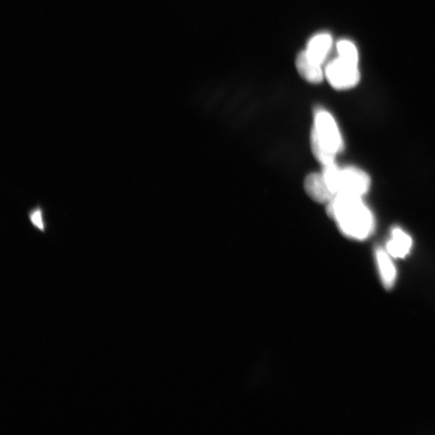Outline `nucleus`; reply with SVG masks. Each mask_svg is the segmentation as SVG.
<instances>
[{
	"label": "nucleus",
	"mask_w": 435,
	"mask_h": 435,
	"mask_svg": "<svg viewBox=\"0 0 435 435\" xmlns=\"http://www.w3.org/2000/svg\"><path fill=\"white\" fill-rule=\"evenodd\" d=\"M327 205L328 216L336 222L345 237L364 241L374 232V216L362 197L338 194Z\"/></svg>",
	"instance_id": "obj_1"
},
{
	"label": "nucleus",
	"mask_w": 435,
	"mask_h": 435,
	"mask_svg": "<svg viewBox=\"0 0 435 435\" xmlns=\"http://www.w3.org/2000/svg\"><path fill=\"white\" fill-rule=\"evenodd\" d=\"M312 152L322 165L336 163L343 151V141L336 120L324 109L315 111L310 135Z\"/></svg>",
	"instance_id": "obj_2"
},
{
	"label": "nucleus",
	"mask_w": 435,
	"mask_h": 435,
	"mask_svg": "<svg viewBox=\"0 0 435 435\" xmlns=\"http://www.w3.org/2000/svg\"><path fill=\"white\" fill-rule=\"evenodd\" d=\"M322 174L336 196L338 194H348L362 197L370 189V177L356 167L340 168L334 163L323 165Z\"/></svg>",
	"instance_id": "obj_3"
},
{
	"label": "nucleus",
	"mask_w": 435,
	"mask_h": 435,
	"mask_svg": "<svg viewBox=\"0 0 435 435\" xmlns=\"http://www.w3.org/2000/svg\"><path fill=\"white\" fill-rule=\"evenodd\" d=\"M325 75L331 86L340 91L355 87L360 80L358 64L340 57L328 64Z\"/></svg>",
	"instance_id": "obj_4"
},
{
	"label": "nucleus",
	"mask_w": 435,
	"mask_h": 435,
	"mask_svg": "<svg viewBox=\"0 0 435 435\" xmlns=\"http://www.w3.org/2000/svg\"><path fill=\"white\" fill-rule=\"evenodd\" d=\"M304 189L308 196L315 202L321 204H327L336 197V195L329 188L322 172H313L305 177Z\"/></svg>",
	"instance_id": "obj_5"
},
{
	"label": "nucleus",
	"mask_w": 435,
	"mask_h": 435,
	"mask_svg": "<svg viewBox=\"0 0 435 435\" xmlns=\"http://www.w3.org/2000/svg\"><path fill=\"white\" fill-rule=\"evenodd\" d=\"M296 67L299 75L306 82L312 84H317L323 80L324 72L322 69V65L312 60L306 53L305 50L298 53Z\"/></svg>",
	"instance_id": "obj_6"
},
{
	"label": "nucleus",
	"mask_w": 435,
	"mask_h": 435,
	"mask_svg": "<svg viewBox=\"0 0 435 435\" xmlns=\"http://www.w3.org/2000/svg\"><path fill=\"white\" fill-rule=\"evenodd\" d=\"M332 46V36L329 33L322 32L310 39L305 50L312 60L322 65Z\"/></svg>",
	"instance_id": "obj_7"
},
{
	"label": "nucleus",
	"mask_w": 435,
	"mask_h": 435,
	"mask_svg": "<svg viewBox=\"0 0 435 435\" xmlns=\"http://www.w3.org/2000/svg\"><path fill=\"white\" fill-rule=\"evenodd\" d=\"M412 238L399 227L393 228L387 244V253L394 258H405L410 252Z\"/></svg>",
	"instance_id": "obj_8"
},
{
	"label": "nucleus",
	"mask_w": 435,
	"mask_h": 435,
	"mask_svg": "<svg viewBox=\"0 0 435 435\" xmlns=\"http://www.w3.org/2000/svg\"><path fill=\"white\" fill-rule=\"evenodd\" d=\"M391 258L392 256L387 253V251H384L382 248H378L376 251L379 272H380L384 286L387 289L393 288L396 282V277H397V270H396Z\"/></svg>",
	"instance_id": "obj_9"
},
{
	"label": "nucleus",
	"mask_w": 435,
	"mask_h": 435,
	"mask_svg": "<svg viewBox=\"0 0 435 435\" xmlns=\"http://www.w3.org/2000/svg\"><path fill=\"white\" fill-rule=\"evenodd\" d=\"M339 57L351 63H359V53L355 44L349 40H341L337 44Z\"/></svg>",
	"instance_id": "obj_10"
},
{
	"label": "nucleus",
	"mask_w": 435,
	"mask_h": 435,
	"mask_svg": "<svg viewBox=\"0 0 435 435\" xmlns=\"http://www.w3.org/2000/svg\"><path fill=\"white\" fill-rule=\"evenodd\" d=\"M30 220L32 225L34 226L37 229L44 232V229H46V226H44L43 219V211L40 208L31 210L30 213Z\"/></svg>",
	"instance_id": "obj_11"
}]
</instances>
